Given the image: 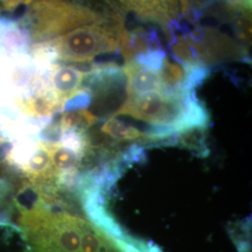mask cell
Returning <instances> with one entry per match:
<instances>
[{
	"label": "cell",
	"mask_w": 252,
	"mask_h": 252,
	"mask_svg": "<svg viewBox=\"0 0 252 252\" xmlns=\"http://www.w3.org/2000/svg\"><path fill=\"white\" fill-rule=\"evenodd\" d=\"M124 6L138 17L157 22L162 25L171 24L178 13L177 0H121Z\"/></svg>",
	"instance_id": "5b68a950"
},
{
	"label": "cell",
	"mask_w": 252,
	"mask_h": 252,
	"mask_svg": "<svg viewBox=\"0 0 252 252\" xmlns=\"http://www.w3.org/2000/svg\"><path fill=\"white\" fill-rule=\"evenodd\" d=\"M163 93H180L186 80V68L179 62H172L165 55L158 70Z\"/></svg>",
	"instance_id": "8992f818"
},
{
	"label": "cell",
	"mask_w": 252,
	"mask_h": 252,
	"mask_svg": "<svg viewBox=\"0 0 252 252\" xmlns=\"http://www.w3.org/2000/svg\"><path fill=\"white\" fill-rule=\"evenodd\" d=\"M186 149L195 156L206 158L209 153L207 143V129L206 128H188L178 133V145Z\"/></svg>",
	"instance_id": "52a82bcc"
},
{
	"label": "cell",
	"mask_w": 252,
	"mask_h": 252,
	"mask_svg": "<svg viewBox=\"0 0 252 252\" xmlns=\"http://www.w3.org/2000/svg\"><path fill=\"white\" fill-rule=\"evenodd\" d=\"M121 23L107 26L105 22L77 27L63 36L39 43L54 49L57 61L88 63L101 54L119 51V27Z\"/></svg>",
	"instance_id": "7a4b0ae2"
},
{
	"label": "cell",
	"mask_w": 252,
	"mask_h": 252,
	"mask_svg": "<svg viewBox=\"0 0 252 252\" xmlns=\"http://www.w3.org/2000/svg\"><path fill=\"white\" fill-rule=\"evenodd\" d=\"M36 0H0V4L6 11H14L15 9L30 6Z\"/></svg>",
	"instance_id": "9c48e42d"
},
{
	"label": "cell",
	"mask_w": 252,
	"mask_h": 252,
	"mask_svg": "<svg viewBox=\"0 0 252 252\" xmlns=\"http://www.w3.org/2000/svg\"><path fill=\"white\" fill-rule=\"evenodd\" d=\"M123 69L126 77L127 98L152 92L163 93L162 81L158 71L142 65L135 60L126 63Z\"/></svg>",
	"instance_id": "277c9868"
},
{
	"label": "cell",
	"mask_w": 252,
	"mask_h": 252,
	"mask_svg": "<svg viewBox=\"0 0 252 252\" xmlns=\"http://www.w3.org/2000/svg\"><path fill=\"white\" fill-rule=\"evenodd\" d=\"M100 130L108 135L110 138L119 141H142L146 137V134L139 131L134 126H128L117 118L111 117L107 120L101 126Z\"/></svg>",
	"instance_id": "ba28073f"
},
{
	"label": "cell",
	"mask_w": 252,
	"mask_h": 252,
	"mask_svg": "<svg viewBox=\"0 0 252 252\" xmlns=\"http://www.w3.org/2000/svg\"><path fill=\"white\" fill-rule=\"evenodd\" d=\"M88 72L82 71L74 65L54 63L48 73L50 88L59 101L64 104L84 91V80Z\"/></svg>",
	"instance_id": "3957f363"
},
{
	"label": "cell",
	"mask_w": 252,
	"mask_h": 252,
	"mask_svg": "<svg viewBox=\"0 0 252 252\" xmlns=\"http://www.w3.org/2000/svg\"><path fill=\"white\" fill-rule=\"evenodd\" d=\"M29 7L26 31L33 44L49 42L77 27L104 22L94 10L68 0H36Z\"/></svg>",
	"instance_id": "6da1fadb"
}]
</instances>
